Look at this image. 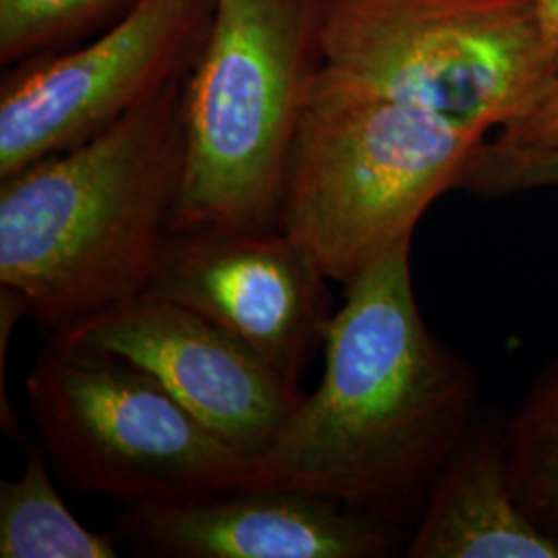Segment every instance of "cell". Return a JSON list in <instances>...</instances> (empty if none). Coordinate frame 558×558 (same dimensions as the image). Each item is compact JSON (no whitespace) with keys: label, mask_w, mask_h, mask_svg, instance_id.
Listing matches in <instances>:
<instances>
[{"label":"cell","mask_w":558,"mask_h":558,"mask_svg":"<svg viewBox=\"0 0 558 558\" xmlns=\"http://www.w3.org/2000/svg\"><path fill=\"white\" fill-rule=\"evenodd\" d=\"M319 387L259 458L253 486L333 500L401 527L478 426L474 368L420 313L412 242L356 281L331 315Z\"/></svg>","instance_id":"obj_1"},{"label":"cell","mask_w":558,"mask_h":558,"mask_svg":"<svg viewBox=\"0 0 558 558\" xmlns=\"http://www.w3.org/2000/svg\"><path fill=\"white\" fill-rule=\"evenodd\" d=\"M184 77L0 186V288L52 333L147 292L179 199Z\"/></svg>","instance_id":"obj_2"},{"label":"cell","mask_w":558,"mask_h":558,"mask_svg":"<svg viewBox=\"0 0 558 558\" xmlns=\"http://www.w3.org/2000/svg\"><path fill=\"white\" fill-rule=\"evenodd\" d=\"M319 0H214L182 92L170 232L279 228L283 179L317 64Z\"/></svg>","instance_id":"obj_3"},{"label":"cell","mask_w":558,"mask_h":558,"mask_svg":"<svg viewBox=\"0 0 558 558\" xmlns=\"http://www.w3.org/2000/svg\"><path fill=\"white\" fill-rule=\"evenodd\" d=\"M558 77L536 0H319L313 96L502 131Z\"/></svg>","instance_id":"obj_4"},{"label":"cell","mask_w":558,"mask_h":558,"mask_svg":"<svg viewBox=\"0 0 558 558\" xmlns=\"http://www.w3.org/2000/svg\"><path fill=\"white\" fill-rule=\"evenodd\" d=\"M488 133L380 98L313 96L283 179L279 228L350 286L459 189Z\"/></svg>","instance_id":"obj_5"},{"label":"cell","mask_w":558,"mask_h":558,"mask_svg":"<svg viewBox=\"0 0 558 558\" xmlns=\"http://www.w3.org/2000/svg\"><path fill=\"white\" fill-rule=\"evenodd\" d=\"M25 393L50 465L80 493L137 507L253 486L251 459L117 354L50 338Z\"/></svg>","instance_id":"obj_6"},{"label":"cell","mask_w":558,"mask_h":558,"mask_svg":"<svg viewBox=\"0 0 558 558\" xmlns=\"http://www.w3.org/2000/svg\"><path fill=\"white\" fill-rule=\"evenodd\" d=\"M214 0H135L96 40L4 81L0 180L96 137L189 71Z\"/></svg>","instance_id":"obj_7"},{"label":"cell","mask_w":558,"mask_h":558,"mask_svg":"<svg viewBox=\"0 0 558 558\" xmlns=\"http://www.w3.org/2000/svg\"><path fill=\"white\" fill-rule=\"evenodd\" d=\"M327 281L281 228H203L168 234L145 294L214 320L299 389L331 319Z\"/></svg>","instance_id":"obj_8"},{"label":"cell","mask_w":558,"mask_h":558,"mask_svg":"<svg viewBox=\"0 0 558 558\" xmlns=\"http://www.w3.org/2000/svg\"><path fill=\"white\" fill-rule=\"evenodd\" d=\"M50 338L137 364L216 437L259 458L299 408V389L214 320L141 294Z\"/></svg>","instance_id":"obj_9"},{"label":"cell","mask_w":558,"mask_h":558,"mask_svg":"<svg viewBox=\"0 0 558 558\" xmlns=\"http://www.w3.org/2000/svg\"><path fill=\"white\" fill-rule=\"evenodd\" d=\"M119 521L122 538L151 557L383 558L405 546L401 527L391 523L267 486L126 507Z\"/></svg>","instance_id":"obj_10"},{"label":"cell","mask_w":558,"mask_h":558,"mask_svg":"<svg viewBox=\"0 0 558 558\" xmlns=\"http://www.w3.org/2000/svg\"><path fill=\"white\" fill-rule=\"evenodd\" d=\"M401 555L558 558V539L519 502L502 424L480 420L435 482Z\"/></svg>","instance_id":"obj_11"},{"label":"cell","mask_w":558,"mask_h":558,"mask_svg":"<svg viewBox=\"0 0 558 558\" xmlns=\"http://www.w3.org/2000/svg\"><path fill=\"white\" fill-rule=\"evenodd\" d=\"M27 447L17 480L0 482V558H117V536L85 527L50 476L41 445L21 435Z\"/></svg>","instance_id":"obj_12"},{"label":"cell","mask_w":558,"mask_h":558,"mask_svg":"<svg viewBox=\"0 0 558 558\" xmlns=\"http://www.w3.org/2000/svg\"><path fill=\"white\" fill-rule=\"evenodd\" d=\"M502 430L519 502L558 539V360L539 373Z\"/></svg>","instance_id":"obj_13"},{"label":"cell","mask_w":558,"mask_h":558,"mask_svg":"<svg viewBox=\"0 0 558 558\" xmlns=\"http://www.w3.org/2000/svg\"><path fill=\"white\" fill-rule=\"evenodd\" d=\"M119 0H0V59L32 57L108 13Z\"/></svg>","instance_id":"obj_14"},{"label":"cell","mask_w":558,"mask_h":558,"mask_svg":"<svg viewBox=\"0 0 558 558\" xmlns=\"http://www.w3.org/2000/svg\"><path fill=\"white\" fill-rule=\"evenodd\" d=\"M459 189L488 199L558 189V149H513L486 140L468 166Z\"/></svg>","instance_id":"obj_15"},{"label":"cell","mask_w":558,"mask_h":558,"mask_svg":"<svg viewBox=\"0 0 558 558\" xmlns=\"http://www.w3.org/2000/svg\"><path fill=\"white\" fill-rule=\"evenodd\" d=\"M493 141L513 149H558V77L525 117L499 131Z\"/></svg>","instance_id":"obj_16"},{"label":"cell","mask_w":558,"mask_h":558,"mask_svg":"<svg viewBox=\"0 0 558 558\" xmlns=\"http://www.w3.org/2000/svg\"><path fill=\"white\" fill-rule=\"evenodd\" d=\"M536 7L558 66V0H536Z\"/></svg>","instance_id":"obj_17"}]
</instances>
